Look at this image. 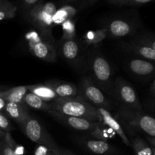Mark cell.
Wrapping results in <instances>:
<instances>
[{
	"mask_svg": "<svg viewBox=\"0 0 155 155\" xmlns=\"http://www.w3.org/2000/svg\"><path fill=\"white\" fill-rule=\"evenodd\" d=\"M49 105L50 110L64 115L84 118L93 122L99 123V117L96 107L79 95L74 98H58L49 102Z\"/></svg>",
	"mask_w": 155,
	"mask_h": 155,
	"instance_id": "6da1fadb",
	"label": "cell"
},
{
	"mask_svg": "<svg viewBox=\"0 0 155 155\" xmlns=\"http://www.w3.org/2000/svg\"><path fill=\"white\" fill-rule=\"evenodd\" d=\"M57 11L55 5L51 2L44 3L41 1L29 13L27 18L40 31L43 37L53 39L51 36V28L53 24V17Z\"/></svg>",
	"mask_w": 155,
	"mask_h": 155,
	"instance_id": "7a4b0ae2",
	"label": "cell"
},
{
	"mask_svg": "<svg viewBox=\"0 0 155 155\" xmlns=\"http://www.w3.org/2000/svg\"><path fill=\"white\" fill-rule=\"evenodd\" d=\"M120 119L128 127L141 130L150 137L155 138V118L142 111L123 107L119 112Z\"/></svg>",
	"mask_w": 155,
	"mask_h": 155,
	"instance_id": "3957f363",
	"label": "cell"
},
{
	"mask_svg": "<svg viewBox=\"0 0 155 155\" xmlns=\"http://www.w3.org/2000/svg\"><path fill=\"white\" fill-rule=\"evenodd\" d=\"M19 127L24 134L33 142L49 148L53 152L59 148L54 139L45 131L37 120L30 117Z\"/></svg>",
	"mask_w": 155,
	"mask_h": 155,
	"instance_id": "277c9868",
	"label": "cell"
},
{
	"mask_svg": "<svg viewBox=\"0 0 155 155\" xmlns=\"http://www.w3.org/2000/svg\"><path fill=\"white\" fill-rule=\"evenodd\" d=\"M30 50L33 55L42 61L48 62L55 61L57 51L53 45L52 39H47L36 32H31L27 35Z\"/></svg>",
	"mask_w": 155,
	"mask_h": 155,
	"instance_id": "5b68a950",
	"label": "cell"
},
{
	"mask_svg": "<svg viewBox=\"0 0 155 155\" xmlns=\"http://www.w3.org/2000/svg\"><path fill=\"white\" fill-rule=\"evenodd\" d=\"M78 95L90 104H93L96 107H104L106 109L110 107V103L101 89L88 77H85L82 80Z\"/></svg>",
	"mask_w": 155,
	"mask_h": 155,
	"instance_id": "8992f818",
	"label": "cell"
},
{
	"mask_svg": "<svg viewBox=\"0 0 155 155\" xmlns=\"http://www.w3.org/2000/svg\"><path fill=\"white\" fill-rule=\"evenodd\" d=\"M115 93L124 107L142 111V107L135 89L124 80L118 78L115 83Z\"/></svg>",
	"mask_w": 155,
	"mask_h": 155,
	"instance_id": "52a82bcc",
	"label": "cell"
},
{
	"mask_svg": "<svg viewBox=\"0 0 155 155\" xmlns=\"http://www.w3.org/2000/svg\"><path fill=\"white\" fill-rule=\"evenodd\" d=\"M92 74L98 85L103 89L110 87L111 79V68L108 61L103 56L97 54L91 61Z\"/></svg>",
	"mask_w": 155,
	"mask_h": 155,
	"instance_id": "ba28073f",
	"label": "cell"
},
{
	"mask_svg": "<svg viewBox=\"0 0 155 155\" xmlns=\"http://www.w3.org/2000/svg\"><path fill=\"white\" fill-rule=\"evenodd\" d=\"M48 113L51 114L53 117L55 118L57 120L60 121L62 124H66L71 128L79 130V131L93 133L101 126L100 123L93 122V121L89 120L84 119V118L67 116V115H64L52 110H49Z\"/></svg>",
	"mask_w": 155,
	"mask_h": 155,
	"instance_id": "9c48e42d",
	"label": "cell"
},
{
	"mask_svg": "<svg viewBox=\"0 0 155 155\" xmlns=\"http://www.w3.org/2000/svg\"><path fill=\"white\" fill-rule=\"evenodd\" d=\"M97 111H98V117H99V123L101 125H104L108 127L113 132L118 135L121 140L123 141L124 144L127 146L130 145V142L129 140L128 137L126 135L124 129L122 128L120 123L112 116L111 114L109 112L107 109L104 107H96Z\"/></svg>",
	"mask_w": 155,
	"mask_h": 155,
	"instance_id": "30bf717a",
	"label": "cell"
},
{
	"mask_svg": "<svg viewBox=\"0 0 155 155\" xmlns=\"http://www.w3.org/2000/svg\"><path fill=\"white\" fill-rule=\"evenodd\" d=\"M5 110L19 126L24 124L30 117L24 102H6Z\"/></svg>",
	"mask_w": 155,
	"mask_h": 155,
	"instance_id": "8fae6325",
	"label": "cell"
},
{
	"mask_svg": "<svg viewBox=\"0 0 155 155\" xmlns=\"http://www.w3.org/2000/svg\"><path fill=\"white\" fill-rule=\"evenodd\" d=\"M107 33L114 38L127 36L134 31L133 25L130 22L122 19H114L110 21L106 27Z\"/></svg>",
	"mask_w": 155,
	"mask_h": 155,
	"instance_id": "7c38bea8",
	"label": "cell"
},
{
	"mask_svg": "<svg viewBox=\"0 0 155 155\" xmlns=\"http://www.w3.org/2000/svg\"><path fill=\"white\" fill-rule=\"evenodd\" d=\"M129 68L133 74L139 77H148L155 73V64L142 58L130 61Z\"/></svg>",
	"mask_w": 155,
	"mask_h": 155,
	"instance_id": "4fadbf2b",
	"label": "cell"
},
{
	"mask_svg": "<svg viewBox=\"0 0 155 155\" xmlns=\"http://www.w3.org/2000/svg\"><path fill=\"white\" fill-rule=\"evenodd\" d=\"M61 54L70 63H77L80 58V46L74 39H64L62 42Z\"/></svg>",
	"mask_w": 155,
	"mask_h": 155,
	"instance_id": "5bb4252c",
	"label": "cell"
},
{
	"mask_svg": "<svg viewBox=\"0 0 155 155\" xmlns=\"http://www.w3.org/2000/svg\"><path fill=\"white\" fill-rule=\"evenodd\" d=\"M123 48L136 55L142 58V59H145L149 61H155V49L154 48L132 42L129 43H124Z\"/></svg>",
	"mask_w": 155,
	"mask_h": 155,
	"instance_id": "9a60e30c",
	"label": "cell"
},
{
	"mask_svg": "<svg viewBox=\"0 0 155 155\" xmlns=\"http://www.w3.org/2000/svg\"><path fill=\"white\" fill-rule=\"evenodd\" d=\"M28 92H32L34 95H37L46 102H51L58 98V95L53 90L48 83L46 84H35L27 86Z\"/></svg>",
	"mask_w": 155,
	"mask_h": 155,
	"instance_id": "2e32d148",
	"label": "cell"
},
{
	"mask_svg": "<svg viewBox=\"0 0 155 155\" xmlns=\"http://www.w3.org/2000/svg\"><path fill=\"white\" fill-rule=\"evenodd\" d=\"M83 145L90 152L95 154H108L113 153L114 148L106 141L100 139H88L83 142Z\"/></svg>",
	"mask_w": 155,
	"mask_h": 155,
	"instance_id": "e0dca14e",
	"label": "cell"
},
{
	"mask_svg": "<svg viewBox=\"0 0 155 155\" xmlns=\"http://www.w3.org/2000/svg\"><path fill=\"white\" fill-rule=\"evenodd\" d=\"M52 88L58 98H74L78 95V89L74 83H48Z\"/></svg>",
	"mask_w": 155,
	"mask_h": 155,
	"instance_id": "ac0fdd59",
	"label": "cell"
},
{
	"mask_svg": "<svg viewBox=\"0 0 155 155\" xmlns=\"http://www.w3.org/2000/svg\"><path fill=\"white\" fill-rule=\"evenodd\" d=\"M28 92L27 86H17L7 90L0 91V98L6 102H23L24 96Z\"/></svg>",
	"mask_w": 155,
	"mask_h": 155,
	"instance_id": "d6986e66",
	"label": "cell"
},
{
	"mask_svg": "<svg viewBox=\"0 0 155 155\" xmlns=\"http://www.w3.org/2000/svg\"><path fill=\"white\" fill-rule=\"evenodd\" d=\"M23 102L27 104L29 107H32L33 109L39 110H43V111L48 112L50 110L49 103L46 102L42 98L38 97L37 95H34L32 92H27L24 96Z\"/></svg>",
	"mask_w": 155,
	"mask_h": 155,
	"instance_id": "ffe728a7",
	"label": "cell"
},
{
	"mask_svg": "<svg viewBox=\"0 0 155 155\" xmlns=\"http://www.w3.org/2000/svg\"><path fill=\"white\" fill-rule=\"evenodd\" d=\"M77 13V10L75 8L69 5L63 6L56 11L53 17V24H63L68 20H71Z\"/></svg>",
	"mask_w": 155,
	"mask_h": 155,
	"instance_id": "44dd1931",
	"label": "cell"
},
{
	"mask_svg": "<svg viewBox=\"0 0 155 155\" xmlns=\"http://www.w3.org/2000/svg\"><path fill=\"white\" fill-rule=\"evenodd\" d=\"M18 8L8 0H0V21L12 19L16 15Z\"/></svg>",
	"mask_w": 155,
	"mask_h": 155,
	"instance_id": "7402d4cb",
	"label": "cell"
},
{
	"mask_svg": "<svg viewBox=\"0 0 155 155\" xmlns=\"http://www.w3.org/2000/svg\"><path fill=\"white\" fill-rule=\"evenodd\" d=\"M130 145L133 147L136 155H153L151 148L142 138L136 137L133 139Z\"/></svg>",
	"mask_w": 155,
	"mask_h": 155,
	"instance_id": "603a6c76",
	"label": "cell"
},
{
	"mask_svg": "<svg viewBox=\"0 0 155 155\" xmlns=\"http://www.w3.org/2000/svg\"><path fill=\"white\" fill-rule=\"evenodd\" d=\"M107 33V30L106 28L96 30L95 32H89L85 36V39L88 43L96 44L98 42H101L105 38Z\"/></svg>",
	"mask_w": 155,
	"mask_h": 155,
	"instance_id": "cb8c5ba5",
	"label": "cell"
},
{
	"mask_svg": "<svg viewBox=\"0 0 155 155\" xmlns=\"http://www.w3.org/2000/svg\"><path fill=\"white\" fill-rule=\"evenodd\" d=\"M64 32V39H74L75 35V26L71 20H68L62 24Z\"/></svg>",
	"mask_w": 155,
	"mask_h": 155,
	"instance_id": "d4e9b609",
	"label": "cell"
},
{
	"mask_svg": "<svg viewBox=\"0 0 155 155\" xmlns=\"http://www.w3.org/2000/svg\"><path fill=\"white\" fill-rule=\"evenodd\" d=\"M153 0H107V2L114 5H137L150 2Z\"/></svg>",
	"mask_w": 155,
	"mask_h": 155,
	"instance_id": "484cf974",
	"label": "cell"
},
{
	"mask_svg": "<svg viewBox=\"0 0 155 155\" xmlns=\"http://www.w3.org/2000/svg\"><path fill=\"white\" fill-rule=\"evenodd\" d=\"M0 129L5 133H11L14 129L8 118L5 114L2 113V111L0 112Z\"/></svg>",
	"mask_w": 155,
	"mask_h": 155,
	"instance_id": "4316f807",
	"label": "cell"
},
{
	"mask_svg": "<svg viewBox=\"0 0 155 155\" xmlns=\"http://www.w3.org/2000/svg\"><path fill=\"white\" fill-rule=\"evenodd\" d=\"M132 42L139 44V45H145V46H148L150 48H152L155 49V38L142 36V37H139L134 39L133 41H132Z\"/></svg>",
	"mask_w": 155,
	"mask_h": 155,
	"instance_id": "83f0119b",
	"label": "cell"
},
{
	"mask_svg": "<svg viewBox=\"0 0 155 155\" xmlns=\"http://www.w3.org/2000/svg\"><path fill=\"white\" fill-rule=\"evenodd\" d=\"M41 2V0H22L21 6L26 16H28L30 11Z\"/></svg>",
	"mask_w": 155,
	"mask_h": 155,
	"instance_id": "f1b7e54d",
	"label": "cell"
},
{
	"mask_svg": "<svg viewBox=\"0 0 155 155\" xmlns=\"http://www.w3.org/2000/svg\"><path fill=\"white\" fill-rule=\"evenodd\" d=\"M0 154L2 155H18L5 141H0Z\"/></svg>",
	"mask_w": 155,
	"mask_h": 155,
	"instance_id": "f546056e",
	"label": "cell"
},
{
	"mask_svg": "<svg viewBox=\"0 0 155 155\" xmlns=\"http://www.w3.org/2000/svg\"><path fill=\"white\" fill-rule=\"evenodd\" d=\"M35 154L36 155H56L49 148H46L42 145H39L37 148H36V151H35Z\"/></svg>",
	"mask_w": 155,
	"mask_h": 155,
	"instance_id": "4dcf8cb0",
	"label": "cell"
},
{
	"mask_svg": "<svg viewBox=\"0 0 155 155\" xmlns=\"http://www.w3.org/2000/svg\"><path fill=\"white\" fill-rule=\"evenodd\" d=\"M54 153L56 155H74L72 153H71L70 151H67V150L61 149V148H59L58 149L56 150L55 151H54Z\"/></svg>",
	"mask_w": 155,
	"mask_h": 155,
	"instance_id": "1f68e13d",
	"label": "cell"
},
{
	"mask_svg": "<svg viewBox=\"0 0 155 155\" xmlns=\"http://www.w3.org/2000/svg\"><path fill=\"white\" fill-rule=\"evenodd\" d=\"M147 141L150 143V145L155 148V138L150 137V136H147Z\"/></svg>",
	"mask_w": 155,
	"mask_h": 155,
	"instance_id": "d6a6232c",
	"label": "cell"
},
{
	"mask_svg": "<svg viewBox=\"0 0 155 155\" xmlns=\"http://www.w3.org/2000/svg\"><path fill=\"white\" fill-rule=\"evenodd\" d=\"M6 104V101H5L4 99H2V98H0V112L5 109V107Z\"/></svg>",
	"mask_w": 155,
	"mask_h": 155,
	"instance_id": "836d02e7",
	"label": "cell"
},
{
	"mask_svg": "<svg viewBox=\"0 0 155 155\" xmlns=\"http://www.w3.org/2000/svg\"><path fill=\"white\" fill-rule=\"evenodd\" d=\"M5 133L2 131V130L0 129V141H4L5 140Z\"/></svg>",
	"mask_w": 155,
	"mask_h": 155,
	"instance_id": "e575fe53",
	"label": "cell"
},
{
	"mask_svg": "<svg viewBox=\"0 0 155 155\" xmlns=\"http://www.w3.org/2000/svg\"><path fill=\"white\" fill-rule=\"evenodd\" d=\"M98 0H88L87 1V5H92L95 3H96Z\"/></svg>",
	"mask_w": 155,
	"mask_h": 155,
	"instance_id": "d590c367",
	"label": "cell"
},
{
	"mask_svg": "<svg viewBox=\"0 0 155 155\" xmlns=\"http://www.w3.org/2000/svg\"><path fill=\"white\" fill-rule=\"evenodd\" d=\"M154 89H155V80H154V82H153V84L152 86H151V90H154Z\"/></svg>",
	"mask_w": 155,
	"mask_h": 155,
	"instance_id": "8d00e7d4",
	"label": "cell"
},
{
	"mask_svg": "<svg viewBox=\"0 0 155 155\" xmlns=\"http://www.w3.org/2000/svg\"><path fill=\"white\" fill-rule=\"evenodd\" d=\"M74 1H77V0H64V2H66L68 3L72 2H74Z\"/></svg>",
	"mask_w": 155,
	"mask_h": 155,
	"instance_id": "74e56055",
	"label": "cell"
},
{
	"mask_svg": "<svg viewBox=\"0 0 155 155\" xmlns=\"http://www.w3.org/2000/svg\"><path fill=\"white\" fill-rule=\"evenodd\" d=\"M151 149H152V153H153V155H155V148H153V147H151Z\"/></svg>",
	"mask_w": 155,
	"mask_h": 155,
	"instance_id": "f35d334b",
	"label": "cell"
},
{
	"mask_svg": "<svg viewBox=\"0 0 155 155\" xmlns=\"http://www.w3.org/2000/svg\"><path fill=\"white\" fill-rule=\"evenodd\" d=\"M151 92H152V93L155 95V89H154V90H151Z\"/></svg>",
	"mask_w": 155,
	"mask_h": 155,
	"instance_id": "ab89813d",
	"label": "cell"
},
{
	"mask_svg": "<svg viewBox=\"0 0 155 155\" xmlns=\"http://www.w3.org/2000/svg\"><path fill=\"white\" fill-rule=\"evenodd\" d=\"M0 155H2V154H0Z\"/></svg>",
	"mask_w": 155,
	"mask_h": 155,
	"instance_id": "60d3db41",
	"label": "cell"
}]
</instances>
